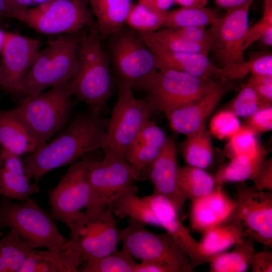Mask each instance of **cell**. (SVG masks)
Wrapping results in <instances>:
<instances>
[{
    "label": "cell",
    "instance_id": "obj_1",
    "mask_svg": "<svg viewBox=\"0 0 272 272\" xmlns=\"http://www.w3.org/2000/svg\"><path fill=\"white\" fill-rule=\"evenodd\" d=\"M107 121L103 114L89 109L75 116L56 137L24 159L27 179L38 181L53 169L103 150Z\"/></svg>",
    "mask_w": 272,
    "mask_h": 272
},
{
    "label": "cell",
    "instance_id": "obj_2",
    "mask_svg": "<svg viewBox=\"0 0 272 272\" xmlns=\"http://www.w3.org/2000/svg\"><path fill=\"white\" fill-rule=\"evenodd\" d=\"M89 29L81 34L77 69L69 85L72 95L85 103L89 110L104 114L116 81L97 25Z\"/></svg>",
    "mask_w": 272,
    "mask_h": 272
},
{
    "label": "cell",
    "instance_id": "obj_3",
    "mask_svg": "<svg viewBox=\"0 0 272 272\" xmlns=\"http://www.w3.org/2000/svg\"><path fill=\"white\" fill-rule=\"evenodd\" d=\"M69 81L35 96H27L18 106L7 110L24 125L37 148L46 144L68 123L72 96Z\"/></svg>",
    "mask_w": 272,
    "mask_h": 272
},
{
    "label": "cell",
    "instance_id": "obj_4",
    "mask_svg": "<svg viewBox=\"0 0 272 272\" xmlns=\"http://www.w3.org/2000/svg\"><path fill=\"white\" fill-rule=\"evenodd\" d=\"M80 37L77 32L50 39L38 51L26 75L23 93L34 96L72 79L77 69Z\"/></svg>",
    "mask_w": 272,
    "mask_h": 272
},
{
    "label": "cell",
    "instance_id": "obj_5",
    "mask_svg": "<svg viewBox=\"0 0 272 272\" xmlns=\"http://www.w3.org/2000/svg\"><path fill=\"white\" fill-rule=\"evenodd\" d=\"M110 38L108 55L117 87L143 89L158 70L153 52L128 27L123 26Z\"/></svg>",
    "mask_w": 272,
    "mask_h": 272
},
{
    "label": "cell",
    "instance_id": "obj_6",
    "mask_svg": "<svg viewBox=\"0 0 272 272\" xmlns=\"http://www.w3.org/2000/svg\"><path fill=\"white\" fill-rule=\"evenodd\" d=\"M0 223L15 230L33 248L53 251L66 248L67 239L58 231L52 217L30 198L24 201H0Z\"/></svg>",
    "mask_w": 272,
    "mask_h": 272
},
{
    "label": "cell",
    "instance_id": "obj_7",
    "mask_svg": "<svg viewBox=\"0 0 272 272\" xmlns=\"http://www.w3.org/2000/svg\"><path fill=\"white\" fill-rule=\"evenodd\" d=\"M88 4V0H52L12 11L6 18L45 34L75 33L96 24Z\"/></svg>",
    "mask_w": 272,
    "mask_h": 272
},
{
    "label": "cell",
    "instance_id": "obj_8",
    "mask_svg": "<svg viewBox=\"0 0 272 272\" xmlns=\"http://www.w3.org/2000/svg\"><path fill=\"white\" fill-rule=\"evenodd\" d=\"M100 160L86 158L87 174L90 194L84 212L87 218H93L105 209L109 199L121 190L144 179L126 159L106 152Z\"/></svg>",
    "mask_w": 272,
    "mask_h": 272
},
{
    "label": "cell",
    "instance_id": "obj_9",
    "mask_svg": "<svg viewBox=\"0 0 272 272\" xmlns=\"http://www.w3.org/2000/svg\"><path fill=\"white\" fill-rule=\"evenodd\" d=\"M145 225L128 219L127 225L120 232L123 248L133 257L161 264L170 272L194 270L186 253L168 233L152 232Z\"/></svg>",
    "mask_w": 272,
    "mask_h": 272
},
{
    "label": "cell",
    "instance_id": "obj_10",
    "mask_svg": "<svg viewBox=\"0 0 272 272\" xmlns=\"http://www.w3.org/2000/svg\"><path fill=\"white\" fill-rule=\"evenodd\" d=\"M118 88L117 99L106 126L104 152H112L125 159L127 148L145 123L157 112L146 99L135 97L128 87Z\"/></svg>",
    "mask_w": 272,
    "mask_h": 272
},
{
    "label": "cell",
    "instance_id": "obj_11",
    "mask_svg": "<svg viewBox=\"0 0 272 272\" xmlns=\"http://www.w3.org/2000/svg\"><path fill=\"white\" fill-rule=\"evenodd\" d=\"M220 80L197 78L173 70L160 69L150 78L143 90L156 112L166 115L211 91Z\"/></svg>",
    "mask_w": 272,
    "mask_h": 272
},
{
    "label": "cell",
    "instance_id": "obj_12",
    "mask_svg": "<svg viewBox=\"0 0 272 272\" xmlns=\"http://www.w3.org/2000/svg\"><path fill=\"white\" fill-rule=\"evenodd\" d=\"M90 194L84 158L74 163L50 192L51 216L65 223L70 232L76 230L84 222L85 214L81 210L87 207Z\"/></svg>",
    "mask_w": 272,
    "mask_h": 272
},
{
    "label": "cell",
    "instance_id": "obj_13",
    "mask_svg": "<svg viewBox=\"0 0 272 272\" xmlns=\"http://www.w3.org/2000/svg\"><path fill=\"white\" fill-rule=\"evenodd\" d=\"M253 0L227 9L208 30L210 50L220 67L243 62L244 38L248 28V13Z\"/></svg>",
    "mask_w": 272,
    "mask_h": 272
},
{
    "label": "cell",
    "instance_id": "obj_14",
    "mask_svg": "<svg viewBox=\"0 0 272 272\" xmlns=\"http://www.w3.org/2000/svg\"><path fill=\"white\" fill-rule=\"evenodd\" d=\"M230 218L243 229V236L272 248V193L241 185Z\"/></svg>",
    "mask_w": 272,
    "mask_h": 272
},
{
    "label": "cell",
    "instance_id": "obj_15",
    "mask_svg": "<svg viewBox=\"0 0 272 272\" xmlns=\"http://www.w3.org/2000/svg\"><path fill=\"white\" fill-rule=\"evenodd\" d=\"M40 44L38 39L5 32L0 60V86L4 91L23 93L26 75Z\"/></svg>",
    "mask_w": 272,
    "mask_h": 272
},
{
    "label": "cell",
    "instance_id": "obj_16",
    "mask_svg": "<svg viewBox=\"0 0 272 272\" xmlns=\"http://www.w3.org/2000/svg\"><path fill=\"white\" fill-rule=\"evenodd\" d=\"M120 232L115 216L106 207L85 224L68 240L69 246L81 255L85 261L114 252L120 240Z\"/></svg>",
    "mask_w": 272,
    "mask_h": 272
},
{
    "label": "cell",
    "instance_id": "obj_17",
    "mask_svg": "<svg viewBox=\"0 0 272 272\" xmlns=\"http://www.w3.org/2000/svg\"><path fill=\"white\" fill-rule=\"evenodd\" d=\"M228 79H221L211 91L166 114L173 130L188 136L206 127V122L223 97L233 88Z\"/></svg>",
    "mask_w": 272,
    "mask_h": 272
},
{
    "label": "cell",
    "instance_id": "obj_18",
    "mask_svg": "<svg viewBox=\"0 0 272 272\" xmlns=\"http://www.w3.org/2000/svg\"><path fill=\"white\" fill-rule=\"evenodd\" d=\"M178 165L175 139L168 137L162 150L149 166V177L153 193L168 199L179 214L187 200L178 185Z\"/></svg>",
    "mask_w": 272,
    "mask_h": 272
},
{
    "label": "cell",
    "instance_id": "obj_19",
    "mask_svg": "<svg viewBox=\"0 0 272 272\" xmlns=\"http://www.w3.org/2000/svg\"><path fill=\"white\" fill-rule=\"evenodd\" d=\"M159 226L163 228L187 254L191 265L195 267L208 262L201 252L199 242L191 235L180 221L178 214L170 202L164 197L152 193L147 196Z\"/></svg>",
    "mask_w": 272,
    "mask_h": 272
},
{
    "label": "cell",
    "instance_id": "obj_20",
    "mask_svg": "<svg viewBox=\"0 0 272 272\" xmlns=\"http://www.w3.org/2000/svg\"><path fill=\"white\" fill-rule=\"evenodd\" d=\"M191 203L190 226L193 230L202 233L228 220L236 205L235 201L223 190L222 185Z\"/></svg>",
    "mask_w": 272,
    "mask_h": 272
},
{
    "label": "cell",
    "instance_id": "obj_21",
    "mask_svg": "<svg viewBox=\"0 0 272 272\" xmlns=\"http://www.w3.org/2000/svg\"><path fill=\"white\" fill-rule=\"evenodd\" d=\"M168 138L160 127L148 120L129 144L126 154L127 161L142 173L158 157Z\"/></svg>",
    "mask_w": 272,
    "mask_h": 272
},
{
    "label": "cell",
    "instance_id": "obj_22",
    "mask_svg": "<svg viewBox=\"0 0 272 272\" xmlns=\"http://www.w3.org/2000/svg\"><path fill=\"white\" fill-rule=\"evenodd\" d=\"M151 51L155 56L158 70L171 69L195 77L221 79V67L214 65L207 54L160 50Z\"/></svg>",
    "mask_w": 272,
    "mask_h": 272
},
{
    "label": "cell",
    "instance_id": "obj_23",
    "mask_svg": "<svg viewBox=\"0 0 272 272\" xmlns=\"http://www.w3.org/2000/svg\"><path fill=\"white\" fill-rule=\"evenodd\" d=\"M137 192V187L131 185L113 195L107 207L118 218H128L144 225L159 226L147 196L140 197Z\"/></svg>",
    "mask_w": 272,
    "mask_h": 272
},
{
    "label": "cell",
    "instance_id": "obj_24",
    "mask_svg": "<svg viewBox=\"0 0 272 272\" xmlns=\"http://www.w3.org/2000/svg\"><path fill=\"white\" fill-rule=\"evenodd\" d=\"M101 40L110 37L125 23L131 0H88Z\"/></svg>",
    "mask_w": 272,
    "mask_h": 272
},
{
    "label": "cell",
    "instance_id": "obj_25",
    "mask_svg": "<svg viewBox=\"0 0 272 272\" xmlns=\"http://www.w3.org/2000/svg\"><path fill=\"white\" fill-rule=\"evenodd\" d=\"M266 152L260 147L251 155L236 156L225 165L221 166L214 176L217 183L223 184L232 182H243L252 180L256 176L264 161Z\"/></svg>",
    "mask_w": 272,
    "mask_h": 272
},
{
    "label": "cell",
    "instance_id": "obj_26",
    "mask_svg": "<svg viewBox=\"0 0 272 272\" xmlns=\"http://www.w3.org/2000/svg\"><path fill=\"white\" fill-rule=\"evenodd\" d=\"M242 233L241 226L229 218L203 233L199 242L201 251L209 261L212 256L225 252L240 241L243 236Z\"/></svg>",
    "mask_w": 272,
    "mask_h": 272
},
{
    "label": "cell",
    "instance_id": "obj_27",
    "mask_svg": "<svg viewBox=\"0 0 272 272\" xmlns=\"http://www.w3.org/2000/svg\"><path fill=\"white\" fill-rule=\"evenodd\" d=\"M0 146L19 156L30 154L37 148L35 141L24 125L7 110H1Z\"/></svg>",
    "mask_w": 272,
    "mask_h": 272
},
{
    "label": "cell",
    "instance_id": "obj_28",
    "mask_svg": "<svg viewBox=\"0 0 272 272\" xmlns=\"http://www.w3.org/2000/svg\"><path fill=\"white\" fill-rule=\"evenodd\" d=\"M254 241L247 236L234 246L233 250L223 252L210 257L211 272H244L250 266L254 254Z\"/></svg>",
    "mask_w": 272,
    "mask_h": 272
},
{
    "label": "cell",
    "instance_id": "obj_29",
    "mask_svg": "<svg viewBox=\"0 0 272 272\" xmlns=\"http://www.w3.org/2000/svg\"><path fill=\"white\" fill-rule=\"evenodd\" d=\"M178 185L186 199L191 202L210 194L221 185L205 170L189 165L179 167Z\"/></svg>",
    "mask_w": 272,
    "mask_h": 272
},
{
    "label": "cell",
    "instance_id": "obj_30",
    "mask_svg": "<svg viewBox=\"0 0 272 272\" xmlns=\"http://www.w3.org/2000/svg\"><path fill=\"white\" fill-rule=\"evenodd\" d=\"M138 33L151 50L207 55L210 50L208 45L192 43L185 40L174 29L166 28L153 33Z\"/></svg>",
    "mask_w": 272,
    "mask_h": 272
},
{
    "label": "cell",
    "instance_id": "obj_31",
    "mask_svg": "<svg viewBox=\"0 0 272 272\" xmlns=\"http://www.w3.org/2000/svg\"><path fill=\"white\" fill-rule=\"evenodd\" d=\"M180 148L187 165L206 170L214 162V153L210 133L206 127L186 136Z\"/></svg>",
    "mask_w": 272,
    "mask_h": 272
},
{
    "label": "cell",
    "instance_id": "obj_32",
    "mask_svg": "<svg viewBox=\"0 0 272 272\" xmlns=\"http://www.w3.org/2000/svg\"><path fill=\"white\" fill-rule=\"evenodd\" d=\"M219 18L214 10L205 7H182L167 12L164 26L171 29L211 26Z\"/></svg>",
    "mask_w": 272,
    "mask_h": 272
},
{
    "label": "cell",
    "instance_id": "obj_33",
    "mask_svg": "<svg viewBox=\"0 0 272 272\" xmlns=\"http://www.w3.org/2000/svg\"><path fill=\"white\" fill-rule=\"evenodd\" d=\"M167 12L160 11L138 3L131 6L125 23L137 33H153L164 26Z\"/></svg>",
    "mask_w": 272,
    "mask_h": 272
},
{
    "label": "cell",
    "instance_id": "obj_34",
    "mask_svg": "<svg viewBox=\"0 0 272 272\" xmlns=\"http://www.w3.org/2000/svg\"><path fill=\"white\" fill-rule=\"evenodd\" d=\"M82 272H134L137 264L125 249H117L114 252L98 258H89Z\"/></svg>",
    "mask_w": 272,
    "mask_h": 272
},
{
    "label": "cell",
    "instance_id": "obj_35",
    "mask_svg": "<svg viewBox=\"0 0 272 272\" xmlns=\"http://www.w3.org/2000/svg\"><path fill=\"white\" fill-rule=\"evenodd\" d=\"M34 250L13 229H10L0 239V254L9 272H18L23 262Z\"/></svg>",
    "mask_w": 272,
    "mask_h": 272
},
{
    "label": "cell",
    "instance_id": "obj_36",
    "mask_svg": "<svg viewBox=\"0 0 272 272\" xmlns=\"http://www.w3.org/2000/svg\"><path fill=\"white\" fill-rule=\"evenodd\" d=\"M251 75L272 76V55L262 53L251 56L248 60L221 67V79H240Z\"/></svg>",
    "mask_w": 272,
    "mask_h": 272
},
{
    "label": "cell",
    "instance_id": "obj_37",
    "mask_svg": "<svg viewBox=\"0 0 272 272\" xmlns=\"http://www.w3.org/2000/svg\"><path fill=\"white\" fill-rule=\"evenodd\" d=\"M37 183H30L26 174L9 172L0 167V194L10 198L24 201L39 191Z\"/></svg>",
    "mask_w": 272,
    "mask_h": 272
},
{
    "label": "cell",
    "instance_id": "obj_38",
    "mask_svg": "<svg viewBox=\"0 0 272 272\" xmlns=\"http://www.w3.org/2000/svg\"><path fill=\"white\" fill-rule=\"evenodd\" d=\"M271 105L262 100L251 85L247 83L242 86L237 94L227 104L226 109L237 116L247 118L258 110Z\"/></svg>",
    "mask_w": 272,
    "mask_h": 272
},
{
    "label": "cell",
    "instance_id": "obj_39",
    "mask_svg": "<svg viewBox=\"0 0 272 272\" xmlns=\"http://www.w3.org/2000/svg\"><path fill=\"white\" fill-rule=\"evenodd\" d=\"M256 134L246 126H241L231 138L226 147L225 154L230 159L238 156L251 155L260 146L256 139Z\"/></svg>",
    "mask_w": 272,
    "mask_h": 272
},
{
    "label": "cell",
    "instance_id": "obj_40",
    "mask_svg": "<svg viewBox=\"0 0 272 272\" xmlns=\"http://www.w3.org/2000/svg\"><path fill=\"white\" fill-rule=\"evenodd\" d=\"M240 127L238 116L231 111L225 109L213 117L209 125V132L219 140L229 139Z\"/></svg>",
    "mask_w": 272,
    "mask_h": 272
},
{
    "label": "cell",
    "instance_id": "obj_41",
    "mask_svg": "<svg viewBox=\"0 0 272 272\" xmlns=\"http://www.w3.org/2000/svg\"><path fill=\"white\" fill-rule=\"evenodd\" d=\"M263 12L260 19L248 28L244 38L243 48L245 50L259 39L262 33L272 27V0H264Z\"/></svg>",
    "mask_w": 272,
    "mask_h": 272
},
{
    "label": "cell",
    "instance_id": "obj_42",
    "mask_svg": "<svg viewBox=\"0 0 272 272\" xmlns=\"http://www.w3.org/2000/svg\"><path fill=\"white\" fill-rule=\"evenodd\" d=\"M244 126L256 134L272 129L271 105L264 107L246 118Z\"/></svg>",
    "mask_w": 272,
    "mask_h": 272
},
{
    "label": "cell",
    "instance_id": "obj_43",
    "mask_svg": "<svg viewBox=\"0 0 272 272\" xmlns=\"http://www.w3.org/2000/svg\"><path fill=\"white\" fill-rule=\"evenodd\" d=\"M248 82L262 100L271 104L272 76L251 75Z\"/></svg>",
    "mask_w": 272,
    "mask_h": 272
},
{
    "label": "cell",
    "instance_id": "obj_44",
    "mask_svg": "<svg viewBox=\"0 0 272 272\" xmlns=\"http://www.w3.org/2000/svg\"><path fill=\"white\" fill-rule=\"evenodd\" d=\"M174 29L181 37L189 42L210 46L209 34L204 27L190 26Z\"/></svg>",
    "mask_w": 272,
    "mask_h": 272
},
{
    "label": "cell",
    "instance_id": "obj_45",
    "mask_svg": "<svg viewBox=\"0 0 272 272\" xmlns=\"http://www.w3.org/2000/svg\"><path fill=\"white\" fill-rule=\"evenodd\" d=\"M252 181L254 183L253 186L256 190L259 191H271L272 161L271 158L264 161Z\"/></svg>",
    "mask_w": 272,
    "mask_h": 272
},
{
    "label": "cell",
    "instance_id": "obj_46",
    "mask_svg": "<svg viewBox=\"0 0 272 272\" xmlns=\"http://www.w3.org/2000/svg\"><path fill=\"white\" fill-rule=\"evenodd\" d=\"M250 266L252 272H271L272 251L265 250L254 253Z\"/></svg>",
    "mask_w": 272,
    "mask_h": 272
},
{
    "label": "cell",
    "instance_id": "obj_47",
    "mask_svg": "<svg viewBox=\"0 0 272 272\" xmlns=\"http://www.w3.org/2000/svg\"><path fill=\"white\" fill-rule=\"evenodd\" d=\"M134 272H170L169 269L163 265L152 261L141 260L137 263Z\"/></svg>",
    "mask_w": 272,
    "mask_h": 272
},
{
    "label": "cell",
    "instance_id": "obj_48",
    "mask_svg": "<svg viewBox=\"0 0 272 272\" xmlns=\"http://www.w3.org/2000/svg\"><path fill=\"white\" fill-rule=\"evenodd\" d=\"M139 3L160 11L167 12L175 1L174 0H139Z\"/></svg>",
    "mask_w": 272,
    "mask_h": 272
},
{
    "label": "cell",
    "instance_id": "obj_49",
    "mask_svg": "<svg viewBox=\"0 0 272 272\" xmlns=\"http://www.w3.org/2000/svg\"><path fill=\"white\" fill-rule=\"evenodd\" d=\"M175 3L183 7H204L208 0H174Z\"/></svg>",
    "mask_w": 272,
    "mask_h": 272
},
{
    "label": "cell",
    "instance_id": "obj_50",
    "mask_svg": "<svg viewBox=\"0 0 272 272\" xmlns=\"http://www.w3.org/2000/svg\"><path fill=\"white\" fill-rule=\"evenodd\" d=\"M220 7L226 9L237 6L245 3L248 0H215Z\"/></svg>",
    "mask_w": 272,
    "mask_h": 272
},
{
    "label": "cell",
    "instance_id": "obj_51",
    "mask_svg": "<svg viewBox=\"0 0 272 272\" xmlns=\"http://www.w3.org/2000/svg\"><path fill=\"white\" fill-rule=\"evenodd\" d=\"M260 39L262 43L265 45L271 46L272 45V27L266 29L261 35Z\"/></svg>",
    "mask_w": 272,
    "mask_h": 272
},
{
    "label": "cell",
    "instance_id": "obj_52",
    "mask_svg": "<svg viewBox=\"0 0 272 272\" xmlns=\"http://www.w3.org/2000/svg\"><path fill=\"white\" fill-rule=\"evenodd\" d=\"M7 12V0H0V19L5 17Z\"/></svg>",
    "mask_w": 272,
    "mask_h": 272
},
{
    "label": "cell",
    "instance_id": "obj_53",
    "mask_svg": "<svg viewBox=\"0 0 272 272\" xmlns=\"http://www.w3.org/2000/svg\"><path fill=\"white\" fill-rule=\"evenodd\" d=\"M0 272H9V270L7 265V264L1 254H0Z\"/></svg>",
    "mask_w": 272,
    "mask_h": 272
},
{
    "label": "cell",
    "instance_id": "obj_54",
    "mask_svg": "<svg viewBox=\"0 0 272 272\" xmlns=\"http://www.w3.org/2000/svg\"><path fill=\"white\" fill-rule=\"evenodd\" d=\"M5 32L0 30V51L1 50L5 37Z\"/></svg>",
    "mask_w": 272,
    "mask_h": 272
},
{
    "label": "cell",
    "instance_id": "obj_55",
    "mask_svg": "<svg viewBox=\"0 0 272 272\" xmlns=\"http://www.w3.org/2000/svg\"><path fill=\"white\" fill-rule=\"evenodd\" d=\"M50 1L52 0H32V6L37 5Z\"/></svg>",
    "mask_w": 272,
    "mask_h": 272
},
{
    "label": "cell",
    "instance_id": "obj_56",
    "mask_svg": "<svg viewBox=\"0 0 272 272\" xmlns=\"http://www.w3.org/2000/svg\"><path fill=\"white\" fill-rule=\"evenodd\" d=\"M2 227H3L2 226V225H1V223H0V237H1V228H2Z\"/></svg>",
    "mask_w": 272,
    "mask_h": 272
},
{
    "label": "cell",
    "instance_id": "obj_57",
    "mask_svg": "<svg viewBox=\"0 0 272 272\" xmlns=\"http://www.w3.org/2000/svg\"><path fill=\"white\" fill-rule=\"evenodd\" d=\"M1 147L0 146V151H1Z\"/></svg>",
    "mask_w": 272,
    "mask_h": 272
}]
</instances>
